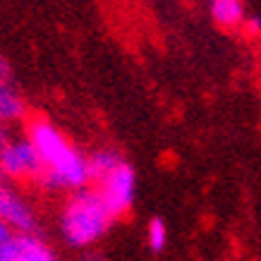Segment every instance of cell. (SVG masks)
<instances>
[{"label":"cell","mask_w":261,"mask_h":261,"mask_svg":"<svg viewBox=\"0 0 261 261\" xmlns=\"http://www.w3.org/2000/svg\"><path fill=\"white\" fill-rule=\"evenodd\" d=\"M27 115V101H24L19 84H17L12 67L5 58H0V127H12Z\"/></svg>","instance_id":"6"},{"label":"cell","mask_w":261,"mask_h":261,"mask_svg":"<svg viewBox=\"0 0 261 261\" xmlns=\"http://www.w3.org/2000/svg\"><path fill=\"white\" fill-rule=\"evenodd\" d=\"M17 238H19V235H17L15 230L10 228L5 221H0V261H12Z\"/></svg>","instance_id":"10"},{"label":"cell","mask_w":261,"mask_h":261,"mask_svg":"<svg viewBox=\"0 0 261 261\" xmlns=\"http://www.w3.org/2000/svg\"><path fill=\"white\" fill-rule=\"evenodd\" d=\"M27 137L34 142L43 163L39 185L48 192H77L91 185L89 156L67 139L63 129L48 118H34L27 125Z\"/></svg>","instance_id":"1"},{"label":"cell","mask_w":261,"mask_h":261,"mask_svg":"<svg viewBox=\"0 0 261 261\" xmlns=\"http://www.w3.org/2000/svg\"><path fill=\"white\" fill-rule=\"evenodd\" d=\"M0 173L12 182H39L43 173L34 142L27 135H15L10 127H0Z\"/></svg>","instance_id":"4"},{"label":"cell","mask_w":261,"mask_h":261,"mask_svg":"<svg viewBox=\"0 0 261 261\" xmlns=\"http://www.w3.org/2000/svg\"><path fill=\"white\" fill-rule=\"evenodd\" d=\"M91 185L115 218L125 216L137 199V173L118 151L96 149L89 153Z\"/></svg>","instance_id":"3"},{"label":"cell","mask_w":261,"mask_h":261,"mask_svg":"<svg viewBox=\"0 0 261 261\" xmlns=\"http://www.w3.org/2000/svg\"><path fill=\"white\" fill-rule=\"evenodd\" d=\"M115 216L94 187L70 192L60 208V238L72 249H89L108 235Z\"/></svg>","instance_id":"2"},{"label":"cell","mask_w":261,"mask_h":261,"mask_svg":"<svg viewBox=\"0 0 261 261\" xmlns=\"http://www.w3.org/2000/svg\"><path fill=\"white\" fill-rule=\"evenodd\" d=\"M146 245L151 252H163L168 245V225L163 218H151L146 225Z\"/></svg>","instance_id":"9"},{"label":"cell","mask_w":261,"mask_h":261,"mask_svg":"<svg viewBox=\"0 0 261 261\" xmlns=\"http://www.w3.org/2000/svg\"><path fill=\"white\" fill-rule=\"evenodd\" d=\"M3 185H5V177H3V173H0V187H3Z\"/></svg>","instance_id":"12"},{"label":"cell","mask_w":261,"mask_h":261,"mask_svg":"<svg viewBox=\"0 0 261 261\" xmlns=\"http://www.w3.org/2000/svg\"><path fill=\"white\" fill-rule=\"evenodd\" d=\"M208 10L214 22L223 29H238L247 19V8L242 0H211Z\"/></svg>","instance_id":"8"},{"label":"cell","mask_w":261,"mask_h":261,"mask_svg":"<svg viewBox=\"0 0 261 261\" xmlns=\"http://www.w3.org/2000/svg\"><path fill=\"white\" fill-rule=\"evenodd\" d=\"M242 29H245L249 36H261V15H247Z\"/></svg>","instance_id":"11"},{"label":"cell","mask_w":261,"mask_h":261,"mask_svg":"<svg viewBox=\"0 0 261 261\" xmlns=\"http://www.w3.org/2000/svg\"><path fill=\"white\" fill-rule=\"evenodd\" d=\"M0 221L8 223L17 235H32L39 228L34 206L15 187H8V185L0 187Z\"/></svg>","instance_id":"5"},{"label":"cell","mask_w":261,"mask_h":261,"mask_svg":"<svg viewBox=\"0 0 261 261\" xmlns=\"http://www.w3.org/2000/svg\"><path fill=\"white\" fill-rule=\"evenodd\" d=\"M12 261H58L53 247L32 232V235H19L17 247L12 254Z\"/></svg>","instance_id":"7"}]
</instances>
